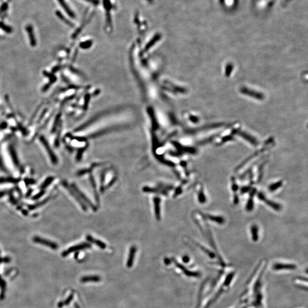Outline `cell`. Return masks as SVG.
<instances>
[{"label":"cell","instance_id":"6da1fadb","mask_svg":"<svg viewBox=\"0 0 308 308\" xmlns=\"http://www.w3.org/2000/svg\"><path fill=\"white\" fill-rule=\"evenodd\" d=\"M266 261L260 262L249 281L250 286L244 295L240 306L241 308H265L263 276Z\"/></svg>","mask_w":308,"mask_h":308},{"label":"cell","instance_id":"7a4b0ae2","mask_svg":"<svg viewBox=\"0 0 308 308\" xmlns=\"http://www.w3.org/2000/svg\"><path fill=\"white\" fill-rule=\"evenodd\" d=\"M297 269L296 264L294 263L277 262L274 263L272 266V270L275 272H290Z\"/></svg>","mask_w":308,"mask_h":308},{"label":"cell","instance_id":"3957f363","mask_svg":"<svg viewBox=\"0 0 308 308\" xmlns=\"http://www.w3.org/2000/svg\"><path fill=\"white\" fill-rule=\"evenodd\" d=\"M40 139L42 145L45 147L46 150L50 157V159L51 160L52 163L53 165H57L58 160L57 156L56 155V154H54V151L52 150L50 146L49 145V143L47 142V141L46 140L45 137H41Z\"/></svg>","mask_w":308,"mask_h":308},{"label":"cell","instance_id":"277c9868","mask_svg":"<svg viewBox=\"0 0 308 308\" xmlns=\"http://www.w3.org/2000/svg\"><path fill=\"white\" fill-rule=\"evenodd\" d=\"M33 241L35 243L40 244L41 245H45L46 246L49 247L53 250H56L58 248V245L57 243L39 236H34L33 238Z\"/></svg>","mask_w":308,"mask_h":308},{"label":"cell","instance_id":"5b68a950","mask_svg":"<svg viewBox=\"0 0 308 308\" xmlns=\"http://www.w3.org/2000/svg\"><path fill=\"white\" fill-rule=\"evenodd\" d=\"M89 247H90V245H89L87 243H82V244H80L79 245H75L72 247L69 248L68 249L64 251L62 253V256L63 257L68 256V255H70L72 252L82 250V249H85V248H89Z\"/></svg>","mask_w":308,"mask_h":308},{"label":"cell","instance_id":"8992f818","mask_svg":"<svg viewBox=\"0 0 308 308\" xmlns=\"http://www.w3.org/2000/svg\"><path fill=\"white\" fill-rule=\"evenodd\" d=\"M62 184L63 186L65 188H66V189H68V192H69L70 194H71V195L74 197V198L78 201V203H80V204L81 205V207H82V208H83L84 210H86L85 205H84V204H83L82 201L80 200V198H79V197H78V195H77V193L74 191V189H73V188H70V187L68 186V183L66 182H65V181H63L62 182Z\"/></svg>","mask_w":308,"mask_h":308},{"label":"cell","instance_id":"52a82bcc","mask_svg":"<svg viewBox=\"0 0 308 308\" xmlns=\"http://www.w3.org/2000/svg\"><path fill=\"white\" fill-rule=\"evenodd\" d=\"M294 281L295 284L299 286V288H301L305 291L307 290L308 281L306 277L305 278L304 276H299L298 277H296Z\"/></svg>","mask_w":308,"mask_h":308},{"label":"cell","instance_id":"ba28073f","mask_svg":"<svg viewBox=\"0 0 308 308\" xmlns=\"http://www.w3.org/2000/svg\"><path fill=\"white\" fill-rule=\"evenodd\" d=\"M256 194V189L253 188L251 190V193L249 195V198L248 200L246 205V210L247 211H252L254 207V196Z\"/></svg>","mask_w":308,"mask_h":308},{"label":"cell","instance_id":"9c48e42d","mask_svg":"<svg viewBox=\"0 0 308 308\" xmlns=\"http://www.w3.org/2000/svg\"><path fill=\"white\" fill-rule=\"evenodd\" d=\"M9 154L11 156L13 164L16 167H18L20 166V161L18 159V156H17V153L14 149V147L12 145L9 146Z\"/></svg>","mask_w":308,"mask_h":308},{"label":"cell","instance_id":"30bf717a","mask_svg":"<svg viewBox=\"0 0 308 308\" xmlns=\"http://www.w3.org/2000/svg\"><path fill=\"white\" fill-rule=\"evenodd\" d=\"M51 196L47 197L46 198L42 200V201H41L40 202H38V203H35L34 204L28 205V208L30 210H34L35 209H37V208H40L41 207H42V206L46 204L51 199Z\"/></svg>","mask_w":308,"mask_h":308},{"label":"cell","instance_id":"8fae6325","mask_svg":"<svg viewBox=\"0 0 308 308\" xmlns=\"http://www.w3.org/2000/svg\"><path fill=\"white\" fill-rule=\"evenodd\" d=\"M101 279V277L98 276H85V277H82L80 279V281L83 283L89 282H96L100 281Z\"/></svg>","mask_w":308,"mask_h":308},{"label":"cell","instance_id":"7c38bea8","mask_svg":"<svg viewBox=\"0 0 308 308\" xmlns=\"http://www.w3.org/2000/svg\"><path fill=\"white\" fill-rule=\"evenodd\" d=\"M21 179L20 178H15L13 177H0V183H13L17 184L20 182Z\"/></svg>","mask_w":308,"mask_h":308},{"label":"cell","instance_id":"4fadbf2b","mask_svg":"<svg viewBox=\"0 0 308 308\" xmlns=\"http://www.w3.org/2000/svg\"><path fill=\"white\" fill-rule=\"evenodd\" d=\"M135 253H136V248L134 246L132 247L130 249V254H129L127 262V266L128 268H131L132 267L133 262H134Z\"/></svg>","mask_w":308,"mask_h":308},{"label":"cell","instance_id":"5bb4252c","mask_svg":"<svg viewBox=\"0 0 308 308\" xmlns=\"http://www.w3.org/2000/svg\"><path fill=\"white\" fill-rule=\"evenodd\" d=\"M251 230L252 241L254 242H256L259 238L258 228L256 224H253L251 227Z\"/></svg>","mask_w":308,"mask_h":308},{"label":"cell","instance_id":"9a60e30c","mask_svg":"<svg viewBox=\"0 0 308 308\" xmlns=\"http://www.w3.org/2000/svg\"><path fill=\"white\" fill-rule=\"evenodd\" d=\"M205 217H207L209 220H210L213 222L217 223L219 224H223L225 222V220L222 217L213 216V215H211L210 214H207L205 215Z\"/></svg>","mask_w":308,"mask_h":308},{"label":"cell","instance_id":"2e32d148","mask_svg":"<svg viewBox=\"0 0 308 308\" xmlns=\"http://www.w3.org/2000/svg\"><path fill=\"white\" fill-rule=\"evenodd\" d=\"M26 30H27V32L28 33L29 38H30V40L31 45H32V46H33L36 45V41H35V37H34L33 30L32 27L30 25H29V26L26 27Z\"/></svg>","mask_w":308,"mask_h":308},{"label":"cell","instance_id":"e0dca14e","mask_svg":"<svg viewBox=\"0 0 308 308\" xmlns=\"http://www.w3.org/2000/svg\"><path fill=\"white\" fill-rule=\"evenodd\" d=\"M198 195V200H199L200 203L201 204H204L207 201V199H206V197H205L204 192V189L203 188L202 185L200 186V187L199 189Z\"/></svg>","mask_w":308,"mask_h":308},{"label":"cell","instance_id":"ac0fdd59","mask_svg":"<svg viewBox=\"0 0 308 308\" xmlns=\"http://www.w3.org/2000/svg\"><path fill=\"white\" fill-rule=\"evenodd\" d=\"M264 201H265V203L268 206H269L270 207H271L272 208H273V210H276V211H279L281 210V206L278 203H275V202H274L273 201L267 199L266 198L264 200Z\"/></svg>","mask_w":308,"mask_h":308},{"label":"cell","instance_id":"d6986e66","mask_svg":"<svg viewBox=\"0 0 308 308\" xmlns=\"http://www.w3.org/2000/svg\"><path fill=\"white\" fill-rule=\"evenodd\" d=\"M0 288H1V293H0V299L3 300L5 297L6 290V283L5 281L2 279L0 276Z\"/></svg>","mask_w":308,"mask_h":308},{"label":"cell","instance_id":"ffe728a7","mask_svg":"<svg viewBox=\"0 0 308 308\" xmlns=\"http://www.w3.org/2000/svg\"><path fill=\"white\" fill-rule=\"evenodd\" d=\"M54 177H47L45 180V181L41 184L40 188L41 189H45L46 188H47L51 184V183L54 181Z\"/></svg>","mask_w":308,"mask_h":308},{"label":"cell","instance_id":"44dd1931","mask_svg":"<svg viewBox=\"0 0 308 308\" xmlns=\"http://www.w3.org/2000/svg\"><path fill=\"white\" fill-rule=\"evenodd\" d=\"M282 183H283L282 180H279V182H277L274 183L273 184H271L269 187V191H271V192H273L274 191L277 190V189H279V188H280L282 186Z\"/></svg>","mask_w":308,"mask_h":308},{"label":"cell","instance_id":"7402d4cb","mask_svg":"<svg viewBox=\"0 0 308 308\" xmlns=\"http://www.w3.org/2000/svg\"><path fill=\"white\" fill-rule=\"evenodd\" d=\"M267 161L264 162H262L261 163V165H260L259 168H258V171H259V173H258V177L257 179V182H260L261 180L262 179V175H263V170H264V166L266 165Z\"/></svg>","mask_w":308,"mask_h":308},{"label":"cell","instance_id":"603a6c76","mask_svg":"<svg viewBox=\"0 0 308 308\" xmlns=\"http://www.w3.org/2000/svg\"><path fill=\"white\" fill-rule=\"evenodd\" d=\"M73 294H70L68 298L66 299V300L64 302H59V304H58V307L59 308H62V306H63L64 305H68L69 304V303L71 302L72 300H73Z\"/></svg>","mask_w":308,"mask_h":308},{"label":"cell","instance_id":"cb8c5ba5","mask_svg":"<svg viewBox=\"0 0 308 308\" xmlns=\"http://www.w3.org/2000/svg\"><path fill=\"white\" fill-rule=\"evenodd\" d=\"M232 189L234 192V194H237V191L239 189V187L237 186V184L236 181V179L232 177Z\"/></svg>","mask_w":308,"mask_h":308},{"label":"cell","instance_id":"d4e9b609","mask_svg":"<svg viewBox=\"0 0 308 308\" xmlns=\"http://www.w3.org/2000/svg\"><path fill=\"white\" fill-rule=\"evenodd\" d=\"M87 238L88 240H89L90 241H91L92 243H95L96 244V245L99 246V247H101L102 248H104L106 246L105 244L104 243H103L102 242H101L100 241H95V240H94V239H93L91 236H87Z\"/></svg>","mask_w":308,"mask_h":308},{"label":"cell","instance_id":"484cf974","mask_svg":"<svg viewBox=\"0 0 308 308\" xmlns=\"http://www.w3.org/2000/svg\"><path fill=\"white\" fill-rule=\"evenodd\" d=\"M45 189H41V191L39 192L38 194H36L35 195H34V196L32 197V200H37L39 199L45 194Z\"/></svg>","mask_w":308,"mask_h":308},{"label":"cell","instance_id":"4316f807","mask_svg":"<svg viewBox=\"0 0 308 308\" xmlns=\"http://www.w3.org/2000/svg\"><path fill=\"white\" fill-rule=\"evenodd\" d=\"M0 169L3 172H5V173H9V171L8 170V169L6 168L5 165V164H4V161H3V159H2V158H1V156H0Z\"/></svg>","mask_w":308,"mask_h":308},{"label":"cell","instance_id":"83f0119b","mask_svg":"<svg viewBox=\"0 0 308 308\" xmlns=\"http://www.w3.org/2000/svg\"><path fill=\"white\" fill-rule=\"evenodd\" d=\"M24 182L25 183V184L26 186H29V185H33L35 184V180L33 179H30V178H25L24 179Z\"/></svg>","mask_w":308,"mask_h":308},{"label":"cell","instance_id":"f1b7e54d","mask_svg":"<svg viewBox=\"0 0 308 308\" xmlns=\"http://www.w3.org/2000/svg\"><path fill=\"white\" fill-rule=\"evenodd\" d=\"M13 189H10V190H4V191H0V198L5 196V195H6L7 194H11V192H13Z\"/></svg>","mask_w":308,"mask_h":308},{"label":"cell","instance_id":"f546056e","mask_svg":"<svg viewBox=\"0 0 308 308\" xmlns=\"http://www.w3.org/2000/svg\"><path fill=\"white\" fill-rule=\"evenodd\" d=\"M9 199H10L11 202L13 204L16 205L17 204V201L15 199V198L14 197V196L13 195V192H11V194H9Z\"/></svg>","mask_w":308,"mask_h":308},{"label":"cell","instance_id":"4dcf8cb0","mask_svg":"<svg viewBox=\"0 0 308 308\" xmlns=\"http://www.w3.org/2000/svg\"><path fill=\"white\" fill-rule=\"evenodd\" d=\"M155 207H156V215L158 216V217H159V200L156 199V201H155Z\"/></svg>","mask_w":308,"mask_h":308},{"label":"cell","instance_id":"1f68e13d","mask_svg":"<svg viewBox=\"0 0 308 308\" xmlns=\"http://www.w3.org/2000/svg\"><path fill=\"white\" fill-rule=\"evenodd\" d=\"M11 260V259L8 257H0V263H8V262H10Z\"/></svg>","mask_w":308,"mask_h":308},{"label":"cell","instance_id":"d6a6232c","mask_svg":"<svg viewBox=\"0 0 308 308\" xmlns=\"http://www.w3.org/2000/svg\"><path fill=\"white\" fill-rule=\"evenodd\" d=\"M250 189H251V188L249 186L243 187V188H241V194H245V193H246L247 192H248L250 190Z\"/></svg>","mask_w":308,"mask_h":308},{"label":"cell","instance_id":"836d02e7","mask_svg":"<svg viewBox=\"0 0 308 308\" xmlns=\"http://www.w3.org/2000/svg\"><path fill=\"white\" fill-rule=\"evenodd\" d=\"M0 28L1 29H2L4 30H5V32H11V29L9 28V27H8V26H5V25L0 24Z\"/></svg>","mask_w":308,"mask_h":308},{"label":"cell","instance_id":"e575fe53","mask_svg":"<svg viewBox=\"0 0 308 308\" xmlns=\"http://www.w3.org/2000/svg\"><path fill=\"white\" fill-rule=\"evenodd\" d=\"M257 196H258V199L262 201H264V200L266 198L265 196V195H264V194H262L261 192H259L257 194Z\"/></svg>","mask_w":308,"mask_h":308},{"label":"cell","instance_id":"d590c367","mask_svg":"<svg viewBox=\"0 0 308 308\" xmlns=\"http://www.w3.org/2000/svg\"><path fill=\"white\" fill-rule=\"evenodd\" d=\"M183 261L184 262L187 263L189 261V258L188 256H185L183 257Z\"/></svg>","mask_w":308,"mask_h":308},{"label":"cell","instance_id":"8d00e7d4","mask_svg":"<svg viewBox=\"0 0 308 308\" xmlns=\"http://www.w3.org/2000/svg\"><path fill=\"white\" fill-rule=\"evenodd\" d=\"M32 192H33V190H32V189H29L28 191V192H27V194L26 195V198H28V197H29V196H30V195H31Z\"/></svg>","mask_w":308,"mask_h":308},{"label":"cell","instance_id":"74e56055","mask_svg":"<svg viewBox=\"0 0 308 308\" xmlns=\"http://www.w3.org/2000/svg\"><path fill=\"white\" fill-rule=\"evenodd\" d=\"M22 213L24 215H27L28 214V211H26V210H22Z\"/></svg>","mask_w":308,"mask_h":308},{"label":"cell","instance_id":"f35d334b","mask_svg":"<svg viewBox=\"0 0 308 308\" xmlns=\"http://www.w3.org/2000/svg\"><path fill=\"white\" fill-rule=\"evenodd\" d=\"M75 308H80V306H79V305H78L77 303H75Z\"/></svg>","mask_w":308,"mask_h":308}]
</instances>
